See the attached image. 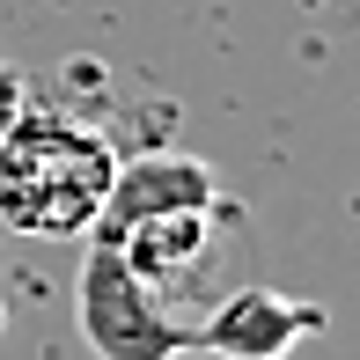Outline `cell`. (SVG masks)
<instances>
[{
  "label": "cell",
  "mask_w": 360,
  "mask_h": 360,
  "mask_svg": "<svg viewBox=\"0 0 360 360\" xmlns=\"http://www.w3.org/2000/svg\"><path fill=\"white\" fill-rule=\"evenodd\" d=\"M81 338L96 346V360H184L199 346V331L155 287H140L110 243H89L81 257Z\"/></svg>",
  "instance_id": "7a4b0ae2"
},
{
  "label": "cell",
  "mask_w": 360,
  "mask_h": 360,
  "mask_svg": "<svg viewBox=\"0 0 360 360\" xmlns=\"http://www.w3.org/2000/svg\"><path fill=\"white\" fill-rule=\"evenodd\" d=\"M22 103H30V89H22V81H15L8 67H0V140H8V125L22 118Z\"/></svg>",
  "instance_id": "8992f818"
},
{
  "label": "cell",
  "mask_w": 360,
  "mask_h": 360,
  "mask_svg": "<svg viewBox=\"0 0 360 360\" xmlns=\"http://www.w3.org/2000/svg\"><path fill=\"white\" fill-rule=\"evenodd\" d=\"M191 331L221 360H287L302 338L323 331V309L302 302V294H280V287H236V294H221Z\"/></svg>",
  "instance_id": "277c9868"
},
{
  "label": "cell",
  "mask_w": 360,
  "mask_h": 360,
  "mask_svg": "<svg viewBox=\"0 0 360 360\" xmlns=\"http://www.w3.org/2000/svg\"><path fill=\"white\" fill-rule=\"evenodd\" d=\"M176 206H221V176H214V162H199V155L155 147V155L118 162V176H110V191H103V214H96L89 236L110 243L118 228H133L147 214H176Z\"/></svg>",
  "instance_id": "5b68a950"
},
{
  "label": "cell",
  "mask_w": 360,
  "mask_h": 360,
  "mask_svg": "<svg viewBox=\"0 0 360 360\" xmlns=\"http://www.w3.org/2000/svg\"><path fill=\"white\" fill-rule=\"evenodd\" d=\"M118 176V147L74 110H30L0 140V221L15 236H89L103 191Z\"/></svg>",
  "instance_id": "6da1fadb"
},
{
  "label": "cell",
  "mask_w": 360,
  "mask_h": 360,
  "mask_svg": "<svg viewBox=\"0 0 360 360\" xmlns=\"http://www.w3.org/2000/svg\"><path fill=\"white\" fill-rule=\"evenodd\" d=\"M110 250H118V265L133 272L140 287H155L162 302L199 294L206 272H214V257H221V243H214V206L147 214V221H133V228H118V236H110Z\"/></svg>",
  "instance_id": "3957f363"
}]
</instances>
